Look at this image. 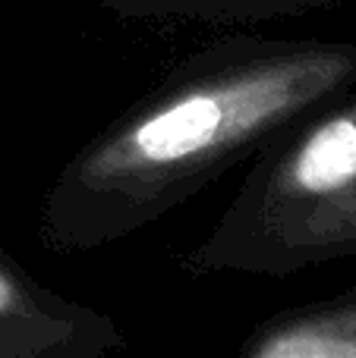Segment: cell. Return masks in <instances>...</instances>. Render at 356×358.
<instances>
[{
	"label": "cell",
	"mask_w": 356,
	"mask_h": 358,
	"mask_svg": "<svg viewBox=\"0 0 356 358\" xmlns=\"http://www.w3.org/2000/svg\"><path fill=\"white\" fill-rule=\"evenodd\" d=\"M130 19H196V22H259L325 10L341 0H95Z\"/></svg>",
	"instance_id": "cell-6"
},
{
	"label": "cell",
	"mask_w": 356,
	"mask_h": 358,
	"mask_svg": "<svg viewBox=\"0 0 356 358\" xmlns=\"http://www.w3.org/2000/svg\"><path fill=\"white\" fill-rule=\"evenodd\" d=\"M356 179V88L259 151L212 233L180 258L186 277L218 273L221 261L287 210Z\"/></svg>",
	"instance_id": "cell-2"
},
{
	"label": "cell",
	"mask_w": 356,
	"mask_h": 358,
	"mask_svg": "<svg viewBox=\"0 0 356 358\" xmlns=\"http://www.w3.org/2000/svg\"><path fill=\"white\" fill-rule=\"evenodd\" d=\"M356 88V44L233 35L189 54L50 179L38 242L85 255L142 233Z\"/></svg>",
	"instance_id": "cell-1"
},
{
	"label": "cell",
	"mask_w": 356,
	"mask_h": 358,
	"mask_svg": "<svg viewBox=\"0 0 356 358\" xmlns=\"http://www.w3.org/2000/svg\"><path fill=\"white\" fill-rule=\"evenodd\" d=\"M237 352L243 358H356V289L265 317Z\"/></svg>",
	"instance_id": "cell-5"
},
{
	"label": "cell",
	"mask_w": 356,
	"mask_h": 358,
	"mask_svg": "<svg viewBox=\"0 0 356 358\" xmlns=\"http://www.w3.org/2000/svg\"><path fill=\"white\" fill-rule=\"evenodd\" d=\"M356 255V179L313 204L287 210L237 245L218 273L290 277L328 261Z\"/></svg>",
	"instance_id": "cell-4"
},
{
	"label": "cell",
	"mask_w": 356,
	"mask_h": 358,
	"mask_svg": "<svg viewBox=\"0 0 356 358\" xmlns=\"http://www.w3.org/2000/svg\"><path fill=\"white\" fill-rule=\"evenodd\" d=\"M126 346L107 315L41 286L0 252V358H101Z\"/></svg>",
	"instance_id": "cell-3"
}]
</instances>
